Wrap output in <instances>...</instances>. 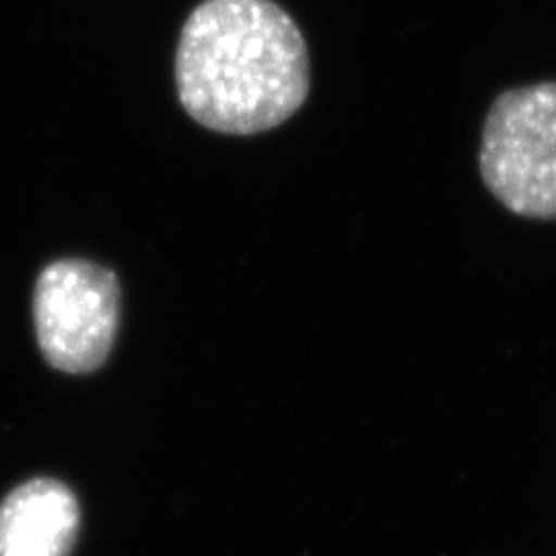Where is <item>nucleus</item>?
<instances>
[{"mask_svg": "<svg viewBox=\"0 0 556 556\" xmlns=\"http://www.w3.org/2000/svg\"><path fill=\"white\" fill-rule=\"evenodd\" d=\"M174 81L181 108L200 126L267 132L308 98V47L274 0H204L181 28Z\"/></svg>", "mask_w": 556, "mask_h": 556, "instance_id": "obj_1", "label": "nucleus"}, {"mask_svg": "<svg viewBox=\"0 0 556 556\" xmlns=\"http://www.w3.org/2000/svg\"><path fill=\"white\" fill-rule=\"evenodd\" d=\"M480 174L513 214L556 218V81L494 100L482 128Z\"/></svg>", "mask_w": 556, "mask_h": 556, "instance_id": "obj_2", "label": "nucleus"}, {"mask_svg": "<svg viewBox=\"0 0 556 556\" xmlns=\"http://www.w3.org/2000/svg\"><path fill=\"white\" fill-rule=\"evenodd\" d=\"M35 339L49 367L93 374L108 362L121 325L116 274L84 257L49 263L33 290Z\"/></svg>", "mask_w": 556, "mask_h": 556, "instance_id": "obj_3", "label": "nucleus"}, {"mask_svg": "<svg viewBox=\"0 0 556 556\" xmlns=\"http://www.w3.org/2000/svg\"><path fill=\"white\" fill-rule=\"evenodd\" d=\"M79 529V503L51 478L24 482L0 503V556H67Z\"/></svg>", "mask_w": 556, "mask_h": 556, "instance_id": "obj_4", "label": "nucleus"}]
</instances>
